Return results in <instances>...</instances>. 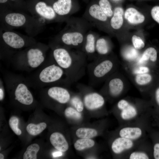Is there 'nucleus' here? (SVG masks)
Here are the masks:
<instances>
[{"label":"nucleus","mask_w":159,"mask_h":159,"mask_svg":"<svg viewBox=\"0 0 159 159\" xmlns=\"http://www.w3.org/2000/svg\"><path fill=\"white\" fill-rule=\"evenodd\" d=\"M125 17L130 23L134 24L143 23L145 19L143 14L133 8H129L126 9Z\"/></svg>","instance_id":"f3484780"},{"label":"nucleus","mask_w":159,"mask_h":159,"mask_svg":"<svg viewBox=\"0 0 159 159\" xmlns=\"http://www.w3.org/2000/svg\"><path fill=\"white\" fill-rule=\"evenodd\" d=\"M123 86V83L121 80L115 77L110 79L106 85L110 95L114 97H116L121 93Z\"/></svg>","instance_id":"dca6fc26"},{"label":"nucleus","mask_w":159,"mask_h":159,"mask_svg":"<svg viewBox=\"0 0 159 159\" xmlns=\"http://www.w3.org/2000/svg\"><path fill=\"white\" fill-rule=\"evenodd\" d=\"M123 13V10L120 7H117L114 9L113 16L110 21V25L113 29H118L122 26L123 22L122 17Z\"/></svg>","instance_id":"6ab92c4d"},{"label":"nucleus","mask_w":159,"mask_h":159,"mask_svg":"<svg viewBox=\"0 0 159 159\" xmlns=\"http://www.w3.org/2000/svg\"><path fill=\"white\" fill-rule=\"evenodd\" d=\"M48 94L50 97L61 104L68 102L71 98L70 94L67 89L59 86H54L49 88Z\"/></svg>","instance_id":"423d86ee"},{"label":"nucleus","mask_w":159,"mask_h":159,"mask_svg":"<svg viewBox=\"0 0 159 159\" xmlns=\"http://www.w3.org/2000/svg\"><path fill=\"white\" fill-rule=\"evenodd\" d=\"M85 37L83 33L77 29H72L63 33L61 36L62 43L68 48H74L82 51Z\"/></svg>","instance_id":"20e7f679"},{"label":"nucleus","mask_w":159,"mask_h":159,"mask_svg":"<svg viewBox=\"0 0 159 159\" xmlns=\"http://www.w3.org/2000/svg\"><path fill=\"white\" fill-rule=\"evenodd\" d=\"M26 4L29 9L46 20H54L57 16L52 5L44 0H30Z\"/></svg>","instance_id":"f03ea898"},{"label":"nucleus","mask_w":159,"mask_h":159,"mask_svg":"<svg viewBox=\"0 0 159 159\" xmlns=\"http://www.w3.org/2000/svg\"><path fill=\"white\" fill-rule=\"evenodd\" d=\"M120 137L132 140L139 138L141 136V129L138 127H126L123 128L119 132Z\"/></svg>","instance_id":"a211bd4d"},{"label":"nucleus","mask_w":159,"mask_h":159,"mask_svg":"<svg viewBox=\"0 0 159 159\" xmlns=\"http://www.w3.org/2000/svg\"><path fill=\"white\" fill-rule=\"evenodd\" d=\"M19 120L15 116L11 117L9 120V124L10 128L17 135H20L21 133V130L18 128Z\"/></svg>","instance_id":"7c9ffc66"},{"label":"nucleus","mask_w":159,"mask_h":159,"mask_svg":"<svg viewBox=\"0 0 159 159\" xmlns=\"http://www.w3.org/2000/svg\"><path fill=\"white\" fill-rule=\"evenodd\" d=\"M4 19L7 24L14 27L22 26L27 21L26 18L24 15L16 12L7 14L5 16Z\"/></svg>","instance_id":"4468645a"},{"label":"nucleus","mask_w":159,"mask_h":159,"mask_svg":"<svg viewBox=\"0 0 159 159\" xmlns=\"http://www.w3.org/2000/svg\"><path fill=\"white\" fill-rule=\"evenodd\" d=\"M157 54L156 50L154 48L150 47L147 49L143 52L142 59L143 61L150 59L153 62L156 61L157 59Z\"/></svg>","instance_id":"a878e982"},{"label":"nucleus","mask_w":159,"mask_h":159,"mask_svg":"<svg viewBox=\"0 0 159 159\" xmlns=\"http://www.w3.org/2000/svg\"><path fill=\"white\" fill-rule=\"evenodd\" d=\"M46 127L47 125L44 122H41L37 124L30 123L27 126L26 130L29 134L35 136L40 133Z\"/></svg>","instance_id":"5701e85b"},{"label":"nucleus","mask_w":159,"mask_h":159,"mask_svg":"<svg viewBox=\"0 0 159 159\" xmlns=\"http://www.w3.org/2000/svg\"><path fill=\"white\" fill-rule=\"evenodd\" d=\"M50 140L52 145L59 151L65 152L68 150V143L61 133L58 132L53 133L50 136Z\"/></svg>","instance_id":"2eb2a0df"},{"label":"nucleus","mask_w":159,"mask_h":159,"mask_svg":"<svg viewBox=\"0 0 159 159\" xmlns=\"http://www.w3.org/2000/svg\"><path fill=\"white\" fill-rule=\"evenodd\" d=\"M4 97V92L2 88L0 89V100H2Z\"/></svg>","instance_id":"a19ab883"},{"label":"nucleus","mask_w":159,"mask_h":159,"mask_svg":"<svg viewBox=\"0 0 159 159\" xmlns=\"http://www.w3.org/2000/svg\"><path fill=\"white\" fill-rule=\"evenodd\" d=\"M0 159H4V155L1 153H0Z\"/></svg>","instance_id":"79ce46f5"},{"label":"nucleus","mask_w":159,"mask_h":159,"mask_svg":"<svg viewBox=\"0 0 159 159\" xmlns=\"http://www.w3.org/2000/svg\"><path fill=\"white\" fill-rule=\"evenodd\" d=\"M155 97L156 102L159 105V87L156 90L155 93Z\"/></svg>","instance_id":"58836bf2"},{"label":"nucleus","mask_w":159,"mask_h":159,"mask_svg":"<svg viewBox=\"0 0 159 159\" xmlns=\"http://www.w3.org/2000/svg\"><path fill=\"white\" fill-rule=\"evenodd\" d=\"M88 14L93 19L101 21H107V17L104 13L99 5L95 4L89 8Z\"/></svg>","instance_id":"aec40b11"},{"label":"nucleus","mask_w":159,"mask_h":159,"mask_svg":"<svg viewBox=\"0 0 159 159\" xmlns=\"http://www.w3.org/2000/svg\"><path fill=\"white\" fill-rule=\"evenodd\" d=\"M95 143L94 141L92 139L82 138L77 140L74 143V146L76 150L81 151L93 147Z\"/></svg>","instance_id":"b1692460"},{"label":"nucleus","mask_w":159,"mask_h":159,"mask_svg":"<svg viewBox=\"0 0 159 159\" xmlns=\"http://www.w3.org/2000/svg\"><path fill=\"white\" fill-rule=\"evenodd\" d=\"M132 41L135 48L137 49H140L145 47L144 42L141 38L136 35H134L132 37Z\"/></svg>","instance_id":"2f4dec72"},{"label":"nucleus","mask_w":159,"mask_h":159,"mask_svg":"<svg viewBox=\"0 0 159 159\" xmlns=\"http://www.w3.org/2000/svg\"><path fill=\"white\" fill-rule=\"evenodd\" d=\"M153 150L154 158L155 159H159V143H157L154 145Z\"/></svg>","instance_id":"e433bc0d"},{"label":"nucleus","mask_w":159,"mask_h":159,"mask_svg":"<svg viewBox=\"0 0 159 159\" xmlns=\"http://www.w3.org/2000/svg\"><path fill=\"white\" fill-rule=\"evenodd\" d=\"M52 155L54 157H57L62 156V154L61 151H59L53 153Z\"/></svg>","instance_id":"ea45409f"},{"label":"nucleus","mask_w":159,"mask_h":159,"mask_svg":"<svg viewBox=\"0 0 159 159\" xmlns=\"http://www.w3.org/2000/svg\"><path fill=\"white\" fill-rule=\"evenodd\" d=\"M0 3L1 5H8L11 6L9 0H0Z\"/></svg>","instance_id":"4c0bfd02"},{"label":"nucleus","mask_w":159,"mask_h":159,"mask_svg":"<svg viewBox=\"0 0 159 159\" xmlns=\"http://www.w3.org/2000/svg\"><path fill=\"white\" fill-rule=\"evenodd\" d=\"M130 159H148L149 157L145 153L140 151H135L132 153L130 155Z\"/></svg>","instance_id":"473e14b6"},{"label":"nucleus","mask_w":159,"mask_h":159,"mask_svg":"<svg viewBox=\"0 0 159 159\" xmlns=\"http://www.w3.org/2000/svg\"><path fill=\"white\" fill-rule=\"evenodd\" d=\"M110 47L107 41L101 38L96 39L95 44L96 53L99 55H104L109 52Z\"/></svg>","instance_id":"412c9836"},{"label":"nucleus","mask_w":159,"mask_h":159,"mask_svg":"<svg viewBox=\"0 0 159 159\" xmlns=\"http://www.w3.org/2000/svg\"><path fill=\"white\" fill-rule=\"evenodd\" d=\"M133 145L132 140L120 137L114 141L111 148L115 153L119 154L131 149Z\"/></svg>","instance_id":"ddd939ff"},{"label":"nucleus","mask_w":159,"mask_h":159,"mask_svg":"<svg viewBox=\"0 0 159 159\" xmlns=\"http://www.w3.org/2000/svg\"><path fill=\"white\" fill-rule=\"evenodd\" d=\"M77 87L83 90L86 93L84 96L83 102L86 107L89 110H94L102 107L105 100L100 94L93 91L92 87L79 83Z\"/></svg>","instance_id":"7ed1b4c3"},{"label":"nucleus","mask_w":159,"mask_h":159,"mask_svg":"<svg viewBox=\"0 0 159 159\" xmlns=\"http://www.w3.org/2000/svg\"><path fill=\"white\" fill-rule=\"evenodd\" d=\"M64 72L63 69L57 64H53L42 71L39 75V78L44 83L53 82L59 80Z\"/></svg>","instance_id":"39448f33"},{"label":"nucleus","mask_w":159,"mask_h":159,"mask_svg":"<svg viewBox=\"0 0 159 159\" xmlns=\"http://www.w3.org/2000/svg\"><path fill=\"white\" fill-rule=\"evenodd\" d=\"M149 71V69L145 67H141L134 71V73L139 74L146 73Z\"/></svg>","instance_id":"c9c22d12"},{"label":"nucleus","mask_w":159,"mask_h":159,"mask_svg":"<svg viewBox=\"0 0 159 159\" xmlns=\"http://www.w3.org/2000/svg\"><path fill=\"white\" fill-rule=\"evenodd\" d=\"M97 131L95 129L87 128H80L76 131L77 136L81 138L90 139L96 136Z\"/></svg>","instance_id":"4be33fe9"},{"label":"nucleus","mask_w":159,"mask_h":159,"mask_svg":"<svg viewBox=\"0 0 159 159\" xmlns=\"http://www.w3.org/2000/svg\"><path fill=\"white\" fill-rule=\"evenodd\" d=\"M114 66V62L110 59L95 58L87 66L90 86H96L111 72Z\"/></svg>","instance_id":"f257e3e1"},{"label":"nucleus","mask_w":159,"mask_h":159,"mask_svg":"<svg viewBox=\"0 0 159 159\" xmlns=\"http://www.w3.org/2000/svg\"><path fill=\"white\" fill-rule=\"evenodd\" d=\"M71 105L78 112L82 111L84 107V103L80 97L77 95H74L69 101Z\"/></svg>","instance_id":"cd10ccee"},{"label":"nucleus","mask_w":159,"mask_h":159,"mask_svg":"<svg viewBox=\"0 0 159 159\" xmlns=\"http://www.w3.org/2000/svg\"><path fill=\"white\" fill-rule=\"evenodd\" d=\"M117 106L121 110L120 116L122 119L125 120H131L137 115L136 108L125 100H121L117 103Z\"/></svg>","instance_id":"1a4fd4ad"},{"label":"nucleus","mask_w":159,"mask_h":159,"mask_svg":"<svg viewBox=\"0 0 159 159\" xmlns=\"http://www.w3.org/2000/svg\"><path fill=\"white\" fill-rule=\"evenodd\" d=\"M2 38L5 43L12 48H21L25 44V41L23 38L14 32H5L2 34Z\"/></svg>","instance_id":"6e6552de"},{"label":"nucleus","mask_w":159,"mask_h":159,"mask_svg":"<svg viewBox=\"0 0 159 159\" xmlns=\"http://www.w3.org/2000/svg\"><path fill=\"white\" fill-rule=\"evenodd\" d=\"M96 39L95 35L92 33L88 34L85 37L82 51L93 60L96 57L95 44Z\"/></svg>","instance_id":"f8f14e48"},{"label":"nucleus","mask_w":159,"mask_h":159,"mask_svg":"<svg viewBox=\"0 0 159 159\" xmlns=\"http://www.w3.org/2000/svg\"><path fill=\"white\" fill-rule=\"evenodd\" d=\"M151 76L147 73L139 74L137 75L135 78V81L136 83L140 85L148 84L151 81Z\"/></svg>","instance_id":"c85d7f7f"},{"label":"nucleus","mask_w":159,"mask_h":159,"mask_svg":"<svg viewBox=\"0 0 159 159\" xmlns=\"http://www.w3.org/2000/svg\"><path fill=\"white\" fill-rule=\"evenodd\" d=\"M65 116L68 117L79 120L82 117L81 114L74 108L71 107H68L64 111Z\"/></svg>","instance_id":"c756f323"},{"label":"nucleus","mask_w":159,"mask_h":159,"mask_svg":"<svg viewBox=\"0 0 159 159\" xmlns=\"http://www.w3.org/2000/svg\"><path fill=\"white\" fill-rule=\"evenodd\" d=\"M15 99L25 105L32 104L33 101L32 95L26 86L23 83L19 84L15 91Z\"/></svg>","instance_id":"0eeeda50"},{"label":"nucleus","mask_w":159,"mask_h":159,"mask_svg":"<svg viewBox=\"0 0 159 159\" xmlns=\"http://www.w3.org/2000/svg\"><path fill=\"white\" fill-rule=\"evenodd\" d=\"M11 5L16 6H26V3L24 0H9Z\"/></svg>","instance_id":"f704fd0d"},{"label":"nucleus","mask_w":159,"mask_h":159,"mask_svg":"<svg viewBox=\"0 0 159 159\" xmlns=\"http://www.w3.org/2000/svg\"><path fill=\"white\" fill-rule=\"evenodd\" d=\"M47 2L52 5L57 16H67L71 13V0H57L52 3Z\"/></svg>","instance_id":"9d476101"},{"label":"nucleus","mask_w":159,"mask_h":159,"mask_svg":"<svg viewBox=\"0 0 159 159\" xmlns=\"http://www.w3.org/2000/svg\"><path fill=\"white\" fill-rule=\"evenodd\" d=\"M40 149L39 145L36 143L32 144L27 148L24 153V159H36L37 154Z\"/></svg>","instance_id":"393cba45"},{"label":"nucleus","mask_w":159,"mask_h":159,"mask_svg":"<svg viewBox=\"0 0 159 159\" xmlns=\"http://www.w3.org/2000/svg\"><path fill=\"white\" fill-rule=\"evenodd\" d=\"M99 5L107 17H110L113 14L110 4L108 0H100Z\"/></svg>","instance_id":"bb28decb"},{"label":"nucleus","mask_w":159,"mask_h":159,"mask_svg":"<svg viewBox=\"0 0 159 159\" xmlns=\"http://www.w3.org/2000/svg\"><path fill=\"white\" fill-rule=\"evenodd\" d=\"M26 55L28 64L32 68L38 67L44 59L42 51L38 48L30 49L28 51Z\"/></svg>","instance_id":"9b49d317"},{"label":"nucleus","mask_w":159,"mask_h":159,"mask_svg":"<svg viewBox=\"0 0 159 159\" xmlns=\"http://www.w3.org/2000/svg\"><path fill=\"white\" fill-rule=\"evenodd\" d=\"M151 14L153 19L159 24V6H155L152 9Z\"/></svg>","instance_id":"72a5a7b5"}]
</instances>
